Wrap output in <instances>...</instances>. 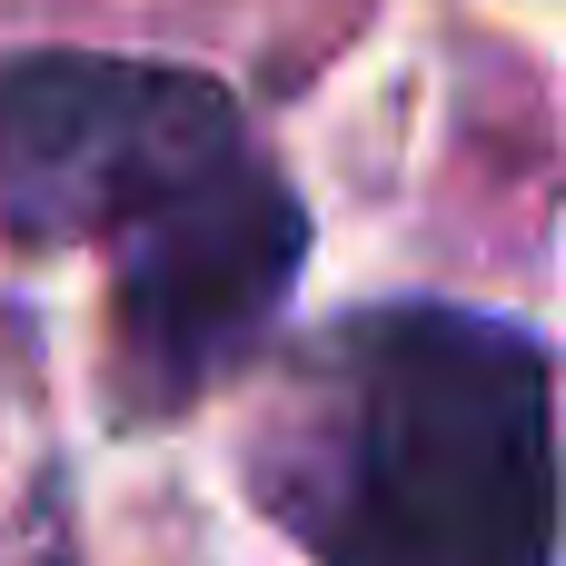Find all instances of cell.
I'll list each match as a JSON object with an SVG mask.
<instances>
[{
	"label": "cell",
	"mask_w": 566,
	"mask_h": 566,
	"mask_svg": "<svg viewBox=\"0 0 566 566\" xmlns=\"http://www.w3.org/2000/svg\"><path fill=\"white\" fill-rule=\"evenodd\" d=\"M259 478L318 566H547L557 368L468 308L348 318L298 368Z\"/></svg>",
	"instance_id": "6da1fadb"
},
{
	"label": "cell",
	"mask_w": 566,
	"mask_h": 566,
	"mask_svg": "<svg viewBox=\"0 0 566 566\" xmlns=\"http://www.w3.org/2000/svg\"><path fill=\"white\" fill-rule=\"evenodd\" d=\"M219 80L159 60H0V219L20 239H129L189 179L239 159Z\"/></svg>",
	"instance_id": "7a4b0ae2"
},
{
	"label": "cell",
	"mask_w": 566,
	"mask_h": 566,
	"mask_svg": "<svg viewBox=\"0 0 566 566\" xmlns=\"http://www.w3.org/2000/svg\"><path fill=\"white\" fill-rule=\"evenodd\" d=\"M308 259L298 199L239 149L209 179H189L169 209H149L119 239L109 279V378L129 408H189L219 388L249 338L279 318L289 279Z\"/></svg>",
	"instance_id": "3957f363"
}]
</instances>
